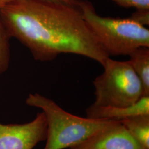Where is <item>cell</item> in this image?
<instances>
[{"label":"cell","mask_w":149,"mask_h":149,"mask_svg":"<svg viewBox=\"0 0 149 149\" xmlns=\"http://www.w3.org/2000/svg\"><path fill=\"white\" fill-rule=\"evenodd\" d=\"M47 124L43 112L30 122L3 124L0 123V149H33L46 140Z\"/></svg>","instance_id":"obj_5"},{"label":"cell","mask_w":149,"mask_h":149,"mask_svg":"<svg viewBox=\"0 0 149 149\" xmlns=\"http://www.w3.org/2000/svg\"><path fill=\"white\" fill-rule=\"evenodd\" d=\"M26 103L40 108L47 124L46 145L44 149H70L114 122L74 116L65 111L52 100L39 93H31Z\"/></svg>","instance_id":"obj_2"},{"label":"cell","mask_w":149,"mask_h":149,"mask_svg":"<svg viewBox=\"0 0 149 149\" xmlns=\"http://www.w3.org/2000/svg\"><path fill=\"white\" fill-rule=\"evenodd\" d=\"M15 1L16 0H0V10L13 2Z\"/></svg>","instance_id":"obj_14"},{"label":"cell","mask_w":149,"mask_h":149,"mask_svg":"<svg viewBox=\"0 0 149 149\" xmlns=\"http://www.w3.org/2000/svg\"><path fill=\"white\" fill-rule=\"evenodd\" d=\"M11 35L34 59L49 61L62 54L87 57L103 65L109 56L78 6L46 0H16L0 10Z\"/></svg>","instance_id":"obj_1"},{"label":"cell","mask_w":149,"mask_h":149,"mask_svg":"<svg viewBox=\"0 0 149 149\" xmlns=\"http://www.w3.org/2000/svg\"><path fill=\"white\" fill-rule=\"evenodd\" d=\"M54 2L64 3L68 5L75 6H78L79 5V0H46Z\"/></svg>","instance_id":"obj_13"},{"label":"cell","mask_w":149,"mask_h":149,"mask_svg":"<svg viewBox=\"0 0 149 149\" xmlns=\"http://www.w3.org/2000/svg\"><path fill=\"white\" fill-rule=\"evenodd\" d=\"M128 60L138 76L145 96H149V47H140L129 55Z\"/></svg>","instance_id":"obj_8"},{"label":"cell","mask_w":149,"mask_h":149,"mask_svg":"<svg viewBox=\"0 0 149 149\" xmlns=\"http://www.w3.org/2000/svg\"><path fill=\"white\" fill-rule=\"evenodd\" d=\"M86 117L116 122L140 115L149 114V96H144L136 103L125 107H101L91 104L86 111Z\"/></svg>","instance_id":"obj_7"},{"label":"cell","mask_w":149,"mask_h":149,"mask_svg":"<svg viewBox=\"0 0 149 149\" xmlns=\"http://www.w3.org/2000/svg\"><path fill=\"white\" fill-rule=\"evenodd\" d=\"M79 7L91 30L107 55L127 56L140 47H149V30L131 18L98 15L92 4L79 0Z\"/></svg>","instance_id":"obj_3"},{"label":"cell","mask_w":149,"mask_h":149,"mask_svg":"<svg viewBox=\"0 0 149 149\" xmlns=\"http://www.w3.org/2000/svg\"><path fill=\"white\" fill-rule=\"evenodd\" d=\"M118 5L136 10H149V0H112Z\"/></svg>","instance_id":"obj_11"},{"label":"cell","mask_w":149,"mask_h":149,"mask_svg":"<svg viewBox=\"0 0 149 149\" xmlns=\"http://www.w3.org/2000/svg\"><path fill=\"white\" fill-rule=\"evenodd\" d=\"M104 71L93 81L95 101L101 107H125L138 102L144 95L138 76L128 61L107 59Z\"/></svg>","instance_id":"obj_4"},{"label":"cell","mask_w":149,"mask_h":149,"mask_svg":"<svg viewBox=\"0 0 149 149\" xmlns=\"http://www.w3.org/2000/svg\"><path fill=\"white\" fill-rule=\"evenodd\" d=\"M119 122L145 149H149V114L140 115Z\"/></svg>","instance_id":"obj_9"},{"label":"cell","mask_w":149,"mask_h":149,"mask_svg":"<svg viewBox=\"0 0 149 149\" xmlns=\"http://www.w3.org/2000/svg\"><path fill=\"white\" fill-rule=\"evenodd\" d=\"M12 37L0 18V76L8 70L11 61Z\"/></svg>","instance_id":"obj_10"},{"label":"cell","mask_w":149,"mask_h":149,"mask_svg":"<svg viewBox=\"0 0 149 149\" xmlns=\"http://www.w3.org/2000/svg\"><path fill=\"white\" fill-rule=\"evenodd\" d=\"M130 18L142 26H149V10H136Z\"/></svg>","instance_id":"obj_12"},{"label":"cell","mask_w":149,"mask_h":149,"mask_svg":"<svg viewBox=\"0 0 149 149\" xmlns=\"http://www.w3.org/2000/svg\"><path fill=\"white\" fill-rule=\"evenodd\" d=\"M69 149H145L119 122H114Z\"/></svg>","instance_id":"obj_6"}]
</instances>
